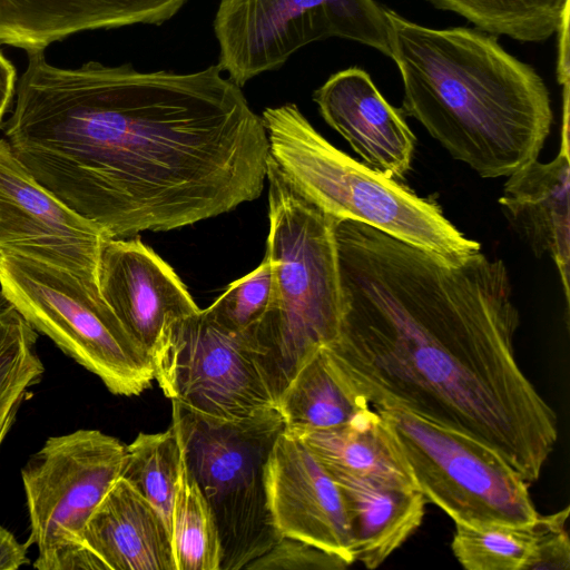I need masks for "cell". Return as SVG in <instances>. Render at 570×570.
<instances>
[{"instance_id": "277c9868", "label": "cell", "mask_w": 570, "mask_h": 570, "mask_svg": "<svg viewBox=\"0 0 570 570\" xmlns=\"http://www.w3.org/2000/svg\"><path fill=\"white\" fill-rule=\"evenodd\" d=\"M269 230L265 256L273 296L262 320L244 335L278 400L298 370L334 342L342 317L335 224L283 176L268 157Z\"/></svg>"}, {"instance_id": "484cf974", "label": "cell", "mask_w": 570, "mask_h": 570, "mask_svg": "<svg viewBox=\"0 0 570 570\" xmlns=\"http://www.w3.org/2000/svg\"><path fill=\"white\" fill-rule=\"evenodd\" d=\"M183 458L179 432L171 422L160 433H139L126 445L121 475L163 515L168 529Z\"/></svg>"}, {"instance_id": "7c38bea8", "label": "cell", "mask_w": 570, "mask_h": 570, "mask_svg": "<svg viewBox=\"0 0 570 570\" xmlns=\"http://www.w3.org/2000/svg\"><path fill=\"white\" fill-rule=\"evenodd\" d=\"M109 236L42 186L0 139V252L68 269L98 285Z\"/></svg>"}, {"instance_id": "7402d4cb", "label": "cell", "mask_w": 570, "mask_h": 570, "mask_svg": "<svg viewBox=\"0 0 570 570\" xmlns=\"http://www.w3.org/2000/svg\"><path fill=\"white\" fill-rule=\"evenodd\" d=\"M543 515L532 523H455L451 548L468 570H533L543 531Z\"/></svg>"}, {"instance_id": "d6986e66", "label": "cell", "mask_w": 570, "mask_h": 570, "mask_svg": "<svg viewBox=\"0 0 570 570\" xmlns=\"http://www.w3.org/2000/svg\"><path fill=\"white\" fill-rule=\"evenodd\" d=\"M331 475L343 498L353 560L375 569L421 525L426 500L417 489Z\"/></svg>"}, {"instance_id": "603a6c76", "label": "cell", "mask_w": 570, "mask_h": 570, "mask_svg": "<svg viewBox=\"0 0 570 570\" xmlns=\"http://www.w3.org/2000/svg\"><path fill=\"white\" fill-rule=\"evenodd\" d=\"M170 537L175 570H220L223 551L217 524L187 466L184 450L173 505Z\"/></svg>"}, {"instance_id": "3957f363", "label": "cell", "mask_w": 570, "mask_h": 570, "mask_svg": "<svg viewBox=\"0 0 570 570\" xmlns=\"http://www.w3.org/2000/svg\"><path fill=\"white\" fill-rule=\"evenodd\" d=\"M384 11L404 116L483 178L508 177L538 159L553 114L530 65L479 29H433Z\"/></svg>"}, {"instance_id": "4316f807", "label": "cell", "mask_w": 570, "mask_h": 570, "mask_svg": "<svg viewBox=\"0 0 570 570\" xmlns=\"http://www.w3.org/2000/svg\"><path fill=\"white\" fill-rule=\"evenodd\" d=\"M273 296V271L265 256L257 268L233 282L205 311L224 328L245 334L267 312Z\"/></svg>"}, {"instance_id": "cb8c5ba5", "label": "cell", "mask_w": 570, "mask_h": 570, "mask_svg": "<svg viewBox=\"0 0 570 570\" xmlns=\"http://www.w3.org/2000/svg\"><path fill=\"white\" fill-rule=\"evenodd\" d=\"M435 8L455 12L490 35L527 42L543 41L569 16V0H429Z\"/></svg>"}, {"instance_id": "4fadbf2b", "label": "cell", "mask_w": 570, "mask_h": 570, "mask_svg": "<svg viewBox=\"0 0 570 570\" xmlns=\"http://www.w3.org/2000/svg\"><path fill=\"white\" fill-rule=\"evenodd\" d=\"M98 286L150 357L178 324L200 311L174 269L139 237L104 242Z\"/></svg>"}, {"instance_id": "8992f818", "label": "cell", "mask_w": 570, "mask_h": 570, "mask_svg": "<svg viewBox=\"0 0 570 570\" xmlns=\"http://www.w3.org/2000/svg\"><path fill=\"white\" fill-rule=\"evenodd\" d=\"M0 292L65 354L116 395L150 387V355L128 333L99 286L62 267L0 252Z\"/></svg>"}, {"instance_id": "5b68a950", "label": "cell", "mask_w": 570, "mask_h": 570, "mask_svg": "<svg viewBox=\"0 0 570 570\" xmlns=\"http://www.w3.org/2000/svg\"><path fill=\"white\" fill-rule=\"evenodd\" d=\"M262 119L269 158L324 214L374 227L449 264L481 252V244L462 234L435 200L334 147L295 104L268 107Z\"/></svg>"}, {"instance_id": "30bf717a", "label": "cell", "mask_w": 570, "mask_h": 570, "mask_svg": "<svg viewBox=\"0 0 570 570\" xmlns=\"http://www.w3.org/2000/svg\"><path fill=\"white\" fill-rule=\"evenodd\" d=\"M126 445L95 429L50 436L21 469L38 570H70L90 514L121 475Z\"/></svg>"}, {"instance_id": "f1b7e54d", "label": "cell", "mask_w": 570, "mask_h": 570, "mask_svg": "<svg viewBox=\"0 0 570 570\" xmlns=\"http://www.w3.org/2000/svg\"><path fill=\"white\" fill-rule=\"evenodd\" d=\"M569 507L553 514L543 515L544 525L533 570L570 568V543L566 529Z\"/></svg>"}, {"instance_id": "ffe728a7", "label": "cell", "mask_w": 570, "mask_h": 570, "mask_svg": "<svg viewBox=\"0 0 570 570\" xmlns=\"http://www.w3.org/2000/svg\"><path fill=\"white\" fill-rule=\"evenodd\" d=\"M295 438L330 474L367 478L419 490L392 429L373 406L342 426Z\"/></svg>"}, {"instance_id": "44dd1931", "label": "cell", "mask_w": 570, "mask_h": 570, "mask_svg": "<svg viewBox=\"0 0 570 570\" xmlns=\"http://www.w3.org/2000/svg\"><path fill=\"white\" fill-rule=\"evenodd\" d=\"M372 407L321 348L295 374L277 400L292 436L342 426Z\"/></svg>"}, {"instance_id": "f546056e", "label": "cell", "mask_w": 570, "mask_h": 570, "mask_svg": "<svg viewBox=\"0 0 570 570\" xmlns=\"http://www.w3.org/2000/svg\"><path fill=\"white\" fill-rule=\"evenodd\" d=\"M29 546L21 543L0 524V570H18L29 563Z\"/></svg>"}, {"instance_id": "2e32d148", "label": "cell", "mask_w": 570, "mask_h": 570, "mask_svg": "<svg viewBox=\"0 0 570 570\" xmlns=\"http://www.w3.org/2000/svg\"><path fill=\"white\" fill-rule=\"evenodd\" d=\"M175 570L160 512L119 476L86 522L70 570Z\"/></svg>"}, {"instance_id": "6da1fadb", "label": "cell", "mask_w": 570, "mask_h": 570, "mask_svg": "<svg viewBox=\"0 0 570 570\" xmlns=\"http://www.w3.org/2000/svg\"><path fill=\"white\" fill-rule=\"evenodd\" d=\"M4 139L26 169L109 237L167 232L228 213L263 191L262 117L217 65L76 69L28 52Z\"/></svg>"}, {"instance_id": "e0dca14e", "label": "cell", "mask_w": 570, "mask_h": 570, "mask_svg": "<svg viewBox=\"0 0 570 570\" xmlns=\"http://www.w3.org/2000/svg\"><path fill=\"white\" fill-rule=\"evenodd\" d=\"M569 114L563 111L561 144L548 163L538 159L508 176L499 198L510 226L538 256H549L558 269L569 309L570 209Z\"/></svg>"}, {"instance_id": "d4e9b609", "label": "cell", "mask_w": 570, "mask_h": 570, "mask_svg": "<svg viewBox=\"0 0 570 570\" xmlns=\"http://www.w3.org/2000/svg\"><path fill=\"white\" fill-rule=\"evenodd\" d=\"M37 338V331L0 292V446L28 391L45 373Z\"/></svg>"}, {"instance_id": "ba28073f", "label": "cell", "mask_w": 570, "mask_h": 570, "mask_svg": "<svg viewBox=\"0 0 570 570\" xmlns=\"http://www.w3.org/2000/svg\"><path fill=\"white\" fill-rule=\"evenodd\" d=\"M376 410L392 429L425 500L454 523L524 524L538 519L529 483L495 450L412 412Z\"/></svg>"}, {"instance_id": "52a82bcc", "label": "cell", "mask_w": 570, "mask_h": 570, "mask_svg": "<svg viewBox=\"0 0 570 570\" xmlns=\"http://www.w3.org/2000/svg\"><path fill=\"white\" fill-rule=\"evenodd\" d=\"M187 466L214 514L223 551L220 570H240L282 537L267 502L266 464L284 429L277 410L226 423L173 402Z\"/></svg>"}, {"instance_id": "83f0119b", "label": "cell", "mask_w": 570, "mask_h": 570, "mask_svg": "<svg viewBox=\"0 0 570 570\" xmlns=\"http://www.w3.org/2000/svg\"><path fill=\"white\" fill-rule=\"evenodd\" d=\"M351 566L342 557L303 540L282 537L246 570H342Z\"/></svg>"}, {"instance_id": "ac0fdd59", "label": "cell", "mask_w": 570, "mask_h": 570, "mask_svg": "<svg viewBox=\"0 0 570 570\" xmlns=\"http://www.w3.org/2000/svg\"><path fill=\"white\" fill-rule=\"evenodd\" d=\"M187 0H0V42L29 51L83 30L161 24Z\"/></svg>"}, {"instance_id": "9a60e30c", "label": "cell", "mask_w": 570, "mask_h": 570, "mask_svg": "<svg viewBox=\"0 0 570 570\" xmlns=\"http://www.w3.org/2000/svg\"><path fill=\"white\" fill-rule=\"evenodd\" d=\"M313 100L365 165L394 179L409 171L415 136L402 109L384 99L365 70L353 67L334 73L314 91Z\"/></svg>"}, {"instance_id": "4dcf8cb0", "label": "cell", "mask_w": 570, "mask_h": 570, "mask_svg": "<svg viewBox=\"0 0 570 570\" xmlns=\"http://www.w3.org/2000/svg\"><path fill=\"white\" fill-rule=\"evenodd\" d=\"M16 90V70L0 52V124Z\"/></svg>"}, {"instance_id": "9c48e42d", "label": "cell", "mask_w": 570, "mask_h": 570, "mask_svg": "<svg viewBox=\"0 0 570 570\" xmlns=\"http://www.w3.org/2000/svg\"><path fill=\"white\" fill-rule=\"evenodd\" d=\"M214 31L217 66L238 87L279 68L299 48L331 37L391 57L384 7L374 0H220Z\"/></svg>"}, {"instance_id": "5bb4252c", "label": "cell", "mask_w": 570, "mask_h": 570, "mask_svg": "<svg viewBox=\"0 0 570 570\" xmlns=\"http://www.w3.org/2000/svg\"><path fill=\"white\" fill-rule=\"evenodd\" d=\"M266 494L281 537L303 540L354 563L338 485L308 448L284 431L267 460Z\"/></svg>"}, {"instance_id": "7a4b0ae2", "label": "cell", "mask_w": 570, "mask_h": 570, "mask_svg": "<svg viewBox=\"0 0 570 570\" xmlns=\"http://www.w3.org/2000/svg\"><path fill=\"white\" fill-rule=\"evenodd\" d=\"M342 317L323 352L374 409L466 433L535 482L557 416L520 368V316L505 264H459L368 225L335 224Z\"/></svg>"}, {"instance_id": "8fae6325", "label": "cell", "mask_w": 570, "mask_h": 570, "mask_svg": "<svg viewBox=\"0 0 570 570\" xmlns=\"http://www.w3.org/2000/svg\"><path fill=\"white\" fill-rule=\"evenodd\" d=\"M165 396L217 422H242L277 410V399L244 334L205 309L178 324L151 356Z\"/></svg>"}]
</instances>
